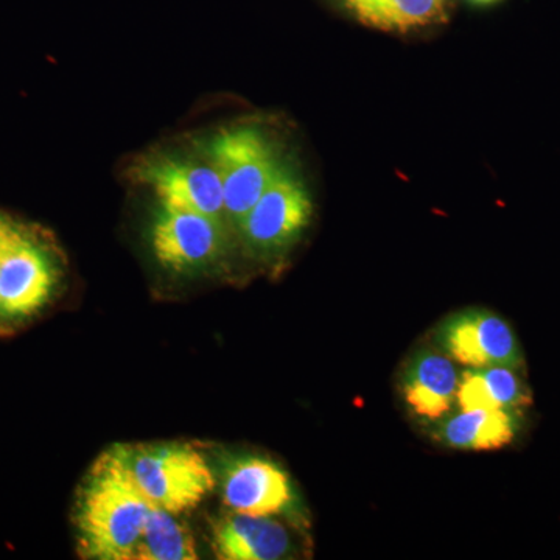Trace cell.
Instances as JSON below:
<instances>
[{
  "mask_svg": "<svg viewBox=\"0 0 560 560\" xmlns=\"http://www.w3.org/2000/svg\"><path fill=\"white\" fill-rule=\"evenodd\" d=\"M153 506L132 477L127 445H114L102 453L77 495L73 523L80 555L132 560Z\"/></svg>",
  "mask_w": 560,
  "mask_h": 560,
  "instance_id": "1",
  "label": "cell"
},
{
  "mask_svg": "<svg viewBox=\"0 0 560 560\" xmlns=\"http://www.w3.org/2000/svg\"><path fill=\"white\" fill-rule=\"evenodd\" d=\"M127 455L140 490L171 514L195 510L215 489L208 460L189 444L127 445Z\"/></svg>",
  "mask_w": 560,
  "mask_h": 560,
  "instance_id": "2",
  "label": "cell"
},
{
  "mask_svg": "<svg viewBox=\"0 0 560 560\" xmlns=\"http://www.w3.org/2000/svg\"><path fill=\"white\" fill-rule=\"evenodd\" d=\"M210 164L219 173L224 195V219L238 230L282 168L270 138L256 127L221 131L210 142Z\"/></svg>",
  "mask_w": 560,
  "mask_h": 560,
  "instance_id": "3",
  "label": "cell"
},
{
  "mask_svg": "<svg viewBox=\"0 0 560 560\" xmlns=\"http://www.w3.org/2000/svg\"><path fill=\"white\" fill-rule=\"evenodd\" d=\"M312 217L311 191L300 176L282 165L268 189L243 217L237 231L254 253L275 256L298 242Z\"/></svg>",
  "mask_w": 560,
  "mask_h": 560,
  "instance_id": "4",
  "label": "cell"
},
{
  "mask_svg": "<svg viewBox=\"0 0 560 560\" xmlns=\"http://www.w3.org/2000/svg\"><path fill=\"white\" fill-rule=\"evenodd\" d=\"M438 345L464 368L510 366L521 370L523 353L508 320L488 311H464L441 324Z\"/></svg>",
  "mask_w": 560,
  "mask_h": 560,
  "instance_id": "5",
  "label": "cell"
},
{
  "mask_svg": "<svg viewBox=\"0 0 560 560\" xmlns=\"http://www.w3.org/2000/svg\"><path fill=\"white\" fill-rule=\"evenodd\" d=\"M226 243V221L189 210L161 208L151 231L154 257L176 272L208 267L221 257Z\"/></svg>",
  "mask_w": 560,
  "mask_h": 560,
  "instance_id": "6",
  "label": "cell"
},
{
  "mask_svg": "<svg viewBox=\"0 0 560 560\" xmlns=\"http://www.w3.org/2000/svg\"><path fill=\"white\" fill-rule=\"evenodd\" d=\"M136 176L151 187L162 209L189 210L226 221L223 186L210 162L158 158L140 165Z\"/></svg>",
  "mask_w": 560,
  "mask_h": 560,
  "instance_id": "7",
  "label": "cell"
},
{
  "mask_svg": "<svg viewBox=\"0 0 560 560\" xmlns=\"http://www.w3.org/2000/svg\"><path fill=\"white\" fill-rule=\"evenodd\" d=\"M57 271L46 250L28 235L0 260V316L22 319L49 302Z\"/></svg>",
  "mask_w": 560,
  "mask_h": 560,
  "instance_id": "8",
  "label": "cell"
},
{
  "mask_svg": "<svg viewBox=\"0 0 560 560\" xmlns=\"http://www.w3.org/2000/svg\"><path fill=\"white\" fill-rule=\"evenodd\" d=\"M294 501L289 475L270 459L243 456L232 460L223 480L228 510L253 517L283 514Z\"/></svg>",
  "mask_w": 560,
  "mask_h": 560,
  "instance_id": "9",
  "label": "cell"
},
{
  "mask_svg": "<svg viewBox=\"0 0 560 560\" xmlns=\"http://www.w3.org/2000/svg\"><path fill=\"white\" fill-rule=\"evenodd\" d=\"M210 545L221 560H279L293 551L289 529L272 517L221 515L210 523Z\"/></svg>",
  "mask_w": 560,
  "mask_h": 560,
  "instance_id": "10",
  "label": "cell"
},
{
  "mask_svg": "<svg viewBox=\"0 0 560 560\" xmlns=\"http://www.w3.org/2000/svg\"><path fill=\"white\" fill-rule=\"evenodd\" d=\"M459 377L451 357L434 350H420L401 374V396L412 415L436 422L447 418L455 407Z\"/></svg>",
  "mask_w": 560,
  "mask_h": 560,
  "instance_id": "11",
  "label": "cell"
},
{
  "mask_svg": "<svg viewBox=\"0 0 560 560\" xmlns=\"http://www.w3.org/2000/svg\"><path fill=\"white\" fill-rule=\"evenodd\" d=\"M372 31L408 35L451 20L453 0H331Z\"/></svg>",
  "mask_w": 560,
  "mask_h": 560,
  "instance_id": "12",
  "label": "cell"
},
{
  "mask_svg": "<svg viewBox=\"0 0 560 560\" xmlns=\"http://www.w3.org/2000/svg\"><path fill=\"white\" fill-rule=\"evenodd\" d=\"M517 429L514 411L471 408L442 419L436 438L456 451L488 452L510 444Z\"/></svg>",
  "mask_w": 560,
  "mask_h": 560,
  "instance_id": "13",
  "label": "cell"
},
{
  "mask_svg": "<svg viewBox=\"0 0 560 560\" xmlns=\"http://www.w3.org/2000/svg\"><path fill=\"white\" fill-rule=\"evenodd\" d=\"M529 401V390L514 368H466L460 372L456 394L459 410L492 408L515 411Z\"/></svg>",
  "mask_w": 560,
  "mask_h": 560,
  "instance_id": "14",
  "label": "cell"
},
{
  "mask_svg": "<svg viewBox=\"0 0 560 560\" xmlns=\"http://www.w3.org/2000/svg\"><path fill=\"white\" fill-rule=\"evenodd\" d=\"M191 530L178 515L153 506L132 560H197Z\"/></svg>",
  "mask_w": 560,
  "mask_h": 560,
  "instance_id": "15",
  "label": "cell"
},
{
  "mask_svg": "<svg viewBox=\"0 0 560 560\" xmlns=\"http://www.w3.org/2000/svg\"><path fill=\"white\" fill-rule=\"evenodd\" d=\"M25 231L9 217L0 215V260L25 237Z\"/></svg>",
  "mask_w": 560,
  "mask_h": 560,
  "instance_id": "16",
  "label": "cell"
},
{
  "mask_svg": "<svg viewBox=\"0 0 560 560\" xmlns=\"http://www.w3.org/2000/svg\"><path fill=\"white\" fill-rule=\"evenodd\" d=\"M467 2L471 3V5L488 7L493 5V3L500 2V0H467Z\"/></svg>",
  "mask_w": 560,
  "mask_h": 560,
  "instance_id": "17",
  "label": "cell"
}]
</instances>
